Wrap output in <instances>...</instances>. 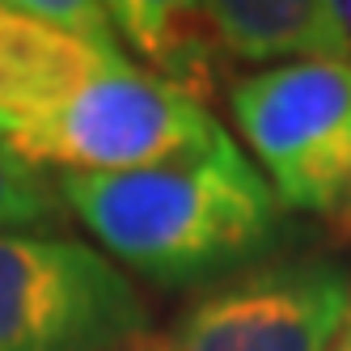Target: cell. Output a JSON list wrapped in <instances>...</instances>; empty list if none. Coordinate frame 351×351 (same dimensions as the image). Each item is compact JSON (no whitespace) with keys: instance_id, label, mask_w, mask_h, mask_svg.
Here are the masks:
<instances>
[{"instance_id":"obj_9","label":"cell","mask_w":351,"mask_h":351,"mask_svg":"<svg viewBox=\"0 0 351 351\" xmlns=\"http://www.w3.org/2000/svg\"><path fill=\"white\" fill-rule=\"evenodd\" d=\"M339 17H343V30L351 38V0H339Z\"/></svg>"},{"instance_id":"obj_5","label":"cell","mask_w":351,"mask_h":351,"mask_svg":"<svg viewBox=\"0 0 351 351\" xmlns=\"http://www.w3.org/2000/svg\"><path fill=\"white\" fill-rule=\"evenodd\" d=\"M347 322V267L326 254H280L199 292L136 351H330Z\"/></svg>"},{"instance_id":"obj_2","label":"cell","mask_w":351,"mask_h":351,"mask_svg":"<svg viewBox=\"0 0 351 351\" xmlns=\"http://www.w3.org/2000/svg\"><path fill=\"white\" fill-rule=\"evenodd\" d=\"M220 136V123L195 93L161 81L136 64L110 68L60 102L51 114L26 123L9 140L17 157L60 173H128L148 169Z\"/></svg>"},{"instance_id":"obj_7","label":"cell","mask_w":351,"mask_h":351,"mask_svg":"<svg viewBox=\"0 0 351 351\" xmlns=\"http://www.w3.org/2000/svg\"><path fill=\"white\" fill-rule=\"evenodd\" d=\"M199 30L216 60H347L351 38L330 0H216L195 5Z\"/></svg>"},{"instance_id":"obj_6","label":"cell","mask_w":351,"mask_h":351,"mask_svg":"<svg viewBox=\"0 0 351 351\" xmlns=\"http://www.w3.org/2000/svg\"><path fill=\"white\" fill-rule=\"evenodd\" d=\"M123 64H132L128 51L68 34L56 21L38 17L26 0L0 5V140L51 114L81 85Z\"/></svg>"},{"instance_id":"obj_8","label":"cell","mask_w":351,"mask_h":351,"mask_svg":"<svg viewBox=\"0 0 351 351\" xmlns=\"http://www.w3.org/2000/svg\"><path fill=\"white\" fill-rule=\"evenodd\" d=\"M60 212V182L0 144V233H30L34 224H56Z\"/></svg>"},{"instance_id":"obj_1","label":"cell","mask_w":351,"mask_h":351,"mask_svg":"<svg viewBox=\"0 0 351 351\" xmlns=\"http://www.w3.org/2000/svg\"><path fill=\"white\" fill-rule=\"evenodd\" d=\"M60 199L106 258L161 288L220 284L271 258L284 204L220 128L216 140L128 173H60Z\"/></svg>"},{"instance_id":"obj_3","label":"cell","mask_w":351,"mask_h":351,"mask_svg":"<svg viewBox=\"0 0 351 351\" xmlns=\"http://www.w3.org/2000/svg\"><path fill=\"white\" fill-rule=\"evenodd\" d=\"M229 106L280 204L351 216V60L254 72L233 85Z\"/></svg>"},{"instance_id":"obj_4","label":"cell","mask_w":351,"mask_h":351,"mask_svg":"<svg viewBox=\"0 0 351 351\" xmlns=\"http://www.w3.org/2000/svg\"><path fill=\"white\" fill-rule=\"evenodd\" d=\"M144 330L114 258L56 233H0V351H123Z\"/></svg>"},{"instance_id":"obj_10","label":"cell","mask_w":351,"mask_h":351,"mask_svg":"<svg viewBox=\"0 0 351 351\" xmlns=\"http://www.w3.org/2000/svg\"><path fill=\"white\" fill-rule=\"evenodd\" d=\"M335 351H351V335H343V339H339V347H335Z\"/></svg>"},{"instance_id":"obj_11","label":"cell","mask_w":351,"mask_h":351,"mask_svg":"<svg viewBox=\"0 0 351 351\" xmlns=\"http://www.w3.org/2000/svg\"><path fill=\"white\" fill-rule=\"evenodd\" d=\"M343 335H351V322H347V330H343Z\"/></svg>"}]
</instances>
